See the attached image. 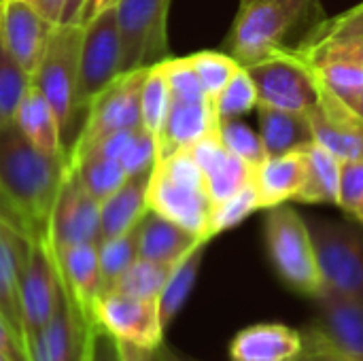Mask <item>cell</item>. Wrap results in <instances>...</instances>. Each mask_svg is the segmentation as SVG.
<instances>
[{"label": "cell", "instance_id": "obj_1", "mask_svg": "<svg viewBox=\"0 0 363 361\" xmlns=\"http://www.w3.org/2000/svg\"><path fill=\"white\" fill-rule=\"evenodd\" d=\"M68 172V155H47L17 123L0 130V217L32 240H47L49 217Z\"/></svg>", "mask_w": 363, "mask_h": 361}, {"label": "cell", "instance_id": "obj_2", "mask_svg": "<svg viewBox=\"0 0 363 361\" xmlns=\"http://www.w3.org/2000/svg\"><path fill=\"white\" fill-rule=\"evenodd\" d=\"M319 0H242L228 34V53L245 68L289 49V36L306 21L321 19Z\"/></svg>", "mask_w": 363, "mask_h": 361}, {"label": "cell", "instance_id": "obj_3", "mask_svg": "<svg viewBox=\"0 0 363 361\" xmlns=\"http://www.w3.org/2000/svg\"><path fill=\"white\" fill-rule=\"evenodd\" d=\"M266 245L279 279L289 289L311 300L321 294L323 283L308 223L289 202L268 209Z\"/></svg>", "mask_w": 363, "mask_h": 361}, {"label": "cell", "instance_id": "obj_4", "mask_svg": "<svg viewBox=\"0 0 363 361\" xmlns=\"http://www.w3.org/2000/svg\"><path fill=\"white\" fill-rule=\"evenodd\" d=\"M83 26L79 23H55L40 62L32 72V83L43 91V96L53 106L62 140L66 147V136L74 132L77 115V81H79V55H81Z\"/></svg>", "mask_w": 363, "mask_h": 361}, {"label": "cell", "instance_id": "obj_5", "mask_svg": "<svg viewBox=\"0 0 363 361\" xmlns=\"http://www.w3.org/2000/svg\"><path fill=\"white\" fill-rule=\"evenodd\" d=\"M147 68L121 72L108 87H104L89 104L85 123L68 149V164H74L89 149H94L104 136L121 130H134L140 123V89L147 77Z\"/></svg>", "mask_w": 363, "mask_h": 361}, {"label": "cell", "instance_id": "obj_6", "mask_svg": "<svg viewBox=\"0 0 363 361\" xmlns=\"http://www.w3.org/2000/svg\"><path fill=\"white\" fill-rule=\"evenodd\" d=\"M325 291L363 302V230L340 221L308 223Z\"/></svg>", "mask_w": 363, "mask_h": 361}, {"label": "cell", "instance_id": "obj_7", "mask_svg": "<svg viewBox=\"0 0 363 361\" xmlns=\"http://www.w3.org/2000/svg\"><path fill=\"white\" fill-rule=\"evenodd\" d=\"M172 0H119L117 26L121 38V70L153 66L170 55L168 11Z\"/></svg>", "mask_w": 363, "mask_h": 361}, {"label": "cell", "instance_id": "obj_8", "mask_svg": "<svg viewBox=\"0 0 363 361\" xmlns=\"http://www.w3.org/2000/svg\"><path fill=\"white\" fill-rule=\"evenodd\" d=\"M262 104L308 115L319 100V85L308 62L283 49L272 57L245 66Z\"/></svg>", "mask_w": 363, "mask_h": 361}, {"label": "cell", "instance_id": "obj_9", "mask_svg": "<svg viewBox=\"0 0 363 361\" xmlns=\"http://www.w3.org/2000/svg\"><path fill=\"white\" fill-rule=\"evenodd\" d=\"M121 38L117 26V9L108 6L83 23V40L79 55L77 106L87 104L121 74Z\"/></svg>", "mask_w": 363, "mask_h": 361}, {"label": "cell", "instance_id": "obj_10", "mask_svg": "<svg viewBox=\"0 0 363 361\" xmlns=\"http://www.w3.org/2000/svg\"><path fill=\"white\" fill-rule=\"evenodd\" d=\"M62 294H64V285L49 243L32 240L26 255L21 285H19L23 345L28 336L40 332L51 321Z\"/></svg>", "mask_w": 363, "mask_h": 361}, {"label": "cell", "instance_id": "obj_11", "mask_svg": "<svg viewBox=\"0 0 363 361\" xmlns=\"http://www.w3.org/2000/svg\"><path fill=\"white\" fill-rule=\"evenodd\" d=\"M94 321L115 340L140 349H157L164 343L157 300H143L119 291H104L94 304Z\"/></svg>", "mask_w": 363, "mask_h": 361}, {"label": "cell", "instance_id": "obj_12", "mask_svg": "<svg viewBox=\"0 0 363 361\" xmlns=\"http://www.w3.org/2000/svg\"><path fill=\"white\" fill-rule=\"evenodd\" d=\"M147 206L157 215L174 221L198 238H208V223L213 215V200L204 183H189L174 179L160 166L151 170L147 187Z\"/></svg>", "mask_w": 363, "mask_h": 361}, {"label": "cell", "instance_id": "obj_13", "mask_svg": "<svg viewBox=\"0 0 363 361\" xmlns=\"http://www.w3.org/2000/svg\"><path fill=\"white\" fill-rule=\"evenodd\" d=\"M98 230L100 202L83 187L74 168L68 166L49 217L47 243L51 249L98 243Z\"/></svg>", "mask_w": 363, "mask_h": 361}, {"label": "cell", "instance_id": "obj_14", "mask_svg": "<svg viewBox=\"0 0 363 361\" xmlns=\"http://www.w3.org/2000/svg\"><path fill=\"white\" fill-rule=\"evenodd\" d=\"M315 77L319 85V100L306 115L313 130V143L328 149L340 162L363 160V119L319 79L317 70Z\"/></svg>", "mask_w": 363, "mask_h": 361}, {"label": "cell", "instance_id": "obj_15", "mask_svg": "<svg viewBox=\"0 0 363 361\" xmlns=\"http://www.w3.org/2000/svg\"><path fill=\"white\" fill-rule=\"evenodd\" d=\"M89 323L64 289L51 321L26 338L28 361H85Z\"/></svg>", "mask_w": 363, "mask_h": 361}, {"label": "cell", "instance_id": "obj_16", "mask_svg": "<svg viewBox=\"0 0 363 361\" xmlns=\"http://www.w3.org/2000/svg\"><path fill=\"white\" fill-rule=\"evenodd\" d=\"M53 26L28 0H0V45L30 77Z\"/></svg>", "mask_w": 363, "mask_h": 361}, {"label": "cell", "instance_id": "obj_17", "mask_svg": "<svg viewBox=\"0 0 363 361\" xmlns=\"http://www.w3.org/2000/svg\"><path fill=\"white\" fill-rule=\"evenodd\" d=\"M315 302L313 328L345 357L363 361V302L321 289Z\"/></svg>", "mask_w": 363, "mask_h": 361}, {"label": "cell", "instance_id": "obj_18", "mask_svg": "<svg viewBox=\"0 0 363 361\" xmlns=\"http://www.w3.org/2000/svg\"><path fill=\"white\" fill-rule=\"evenodd\" d=\"M219 126L215 104L211 98L202 100H172L166 121L157 134V162L177 151L189 149Z\"/></svg>", "mask_w": 363, "mask_h": 361}, {"label": "cell", "instance_id": "obj_19", "mask_svg": "<svg viewBox=\"0 0 363 361\" xmlns=\"http://www.w3.org/2000/svg\"><path fill=\"white\" fill-rule=\"evenodd\" d=\"M51 251L68 298L87 321H94V304L100 296L98 245L83 243V245L51 249Z\"/></svg>", "mask_w": 363, "mask_h": 361}, {"label": "cell", "instance_id": "obj_20", "mask_svg": "<svg viewBox=\"0 0 363 361\" xmlns=\"http://www.w3.org/2000/svg\"><path fill=\"white\" fill-rule=\"evenodd\" d=\"M189 153L194 155L204 174L206 191L213 204L223 202L251 181L253 168L225 149L217 130L200 138L196 145H191Z\"/></svg>", "mask_w": 363, "mask_h": 361}, {"label": "cell", "instance_id": "obj_21", "mask_svg": "<svg viewBox=\"0 0 363 361\" xmlns=\"http://www.w3.org/2000/svg\"><path fill=\"white\" fill-rule=\"evenodd\" d=\"M304 349L302 330L283 323H255L230 343L232 361H291Z\"/></svg>", "mask_w": 363, "mask_h": 361}, {"label": "cell", "instance_id": "obj_22", "mask_svg": "<svg viewBox=\"0 0 363 361\" xmlns=\"http://www.w3.org/2000/svg\"><path fill=\"white\" fill-rule=\"evenodd\" d=\"M32 238L9 219L0 217V313L23 340L19 285Z\"/></svg>", "mask_w": 363, "mask_h": 361}, {"label": "cell", "instance_id": "obj_23", "mask_svg": "<svg viewBox=\"0 0 363 361\" xmlns=\"http://www.w3.org/2000/svg\"><path fill=\"white\" fill-rule=\"evenodd\" d=\"M200 240L206 238H198L196 234L157 215L155 211H147L136 226L138 257L168 266L179 264Z\"/></svg>", "mask_w": 363, "mask_h": 361}, {"label": "cell", "instance_id": "obj_24", "mask_svg": "<svg viewBox=\"0 0 363 361\" xmlns=\"http://www.w3.org/2000/svg\"><path fill=\"white\" fill-rule=\"evenodd\" d=\"M306 177L304 151H291L283 155L266 157L253 168V185L259 196L262 209H272L285 202H294L300 194Z\"/></svg>", "mask_w": 363, "mask_h": 361}, {"label": "cell", "instance_id": "obj_25", "mask_svg": "<svg viewBox=\"0 0 363 361\" xmlns=\"http://www.w3.org/2000/svg\"><path fill=\"white\" fill-rule=\"evenodd\" d=\"M149 177H151V172L128 177V181L100 204L98 243L106 240V238L121 236L138 226V221L149 211V206H147Z\"/></svg>", "mask_w": 363, "mask_h": 361}, {"label": "cell", "instance_id": "obj_26", "mask_svg": "<svg viewBox=\"0 0 363 361\" xmlns=\"http://www.w3.org/2000/svg\"><path fill=\"white\" fill-rule=\"evenodd\" d=\"M13 121L23 132V136L34 147H38L43 153L57 155V157L68 155L64 140H62L57 115H55L53 106L49 104V100L43 96V91L32 81H30V87L26 89V94L17 106Z\"/></svg>", "mask_w": 363, "mask_h": 361}, {"label": "cell", "instance_id": "obj_27", "mask_svg": "<svg viewBox=\"0 0 363 361\" xmlns=\"http://www.w3.org/2000/svg\"><path fill=\"white\" fill-rule=\"evenodd\" d=\"M257 117H259V136L268 157L302 151L313 143L311 121L302 113L283 111L259 102Z\"/></svg>", "mask_w": 363, "mask_h": 361}, {"label": "cell", "instance_id": "obj_28", "mask_svg": "<svg viewBox=\"0 0 363 361\" xmlns=\"http://www.w3.org/2000/svg\"><path fill=\"white\" fill-rule=\"evenodd\" d=\"M306 160V177L294 202L300 204H336L340 183V160L328 149L311 143L302 149Z\"/></svg>", "mask_w": 363, "mask_h": 361}, {"label": "cell", "instance_id": "obj_29", "mask_svg": "<svg viewBox=\"0 0 363 361\" xmlns=\"http://www.w3.org/2000/svg\"><path fill=\"white\" fill-rule=\"evenodd\" d=\"M208 243L211 240H200L179 264H174V268L166 281V287L157 298V311H160V321H162L164 330L174 321V317L181 313V309L189 300V296L196 287Z\"/></svg>", "mask_w": 363, "mask_h": 361}, {"label": "cell", "instance_id": "obj_30", "mask_svg": "<svg viewBox=\"0 0 363 361\" xmlns=\"http://www.w3.org/2000/svg\"><path fill=\"white\" fill-rule=\"evenodd\" d=\"M68 166L74 168V172L81 179L83 187L100 204L128 181V172H125V168L121 166L119 160L106 157V155L96 153V151L85 153L81 160H77L74 164H68Z\"/></svg>", "mask_w": 363, "mask_h": 361}, {"label": "cell", "instance_id": "obj_31", "mask_svg": "<svg viewBox=\"0 0 363 361\" xmlns=\"http://www.w3.org/2000/svg\"><path fill=\"white\" fill-rule=\"evenodd\" d=\"M96 245H98V264H100V294H104L115 287L121 274L138 257L136 228L121 236L100 240Z\"/></svg>", "mask_w": 363, "mask_h": 361}, {"label": "cell", "instance_id": "obj_32", "mask_svg": "<svg viewBox=\"0 0 363 361\" xmlns=\"http://www.w3.org/2000/svg\"><path fill=\"white\" fill-rule=\"evenodd\" d=\"M172 268L174 266L136 257L134 264L121 274V279L115 283L111 291H119V294L143 298V300H157L166 287V281Z\"/></svg>", "mask_w": 363, "mask_h": 361}, {"label": "cell", "instance_id": "obj_33", "mask_svg": "<svg viewBox=\"0 0 363 361\" xmlns=\"http://www.w3.org/2000/svg\"><path fill=\"white\" fill-rule=\"evenodd\" d=\"M170 102H172V96H170V87L164 74V66L162 62H157L149 66L147 77L143 81V89H140V123L155 138L166 121Z\"/></svg>", "mask_w": 363, "mask_h": 361}, {"label": "cell", "instance_id": "obj_34", "mask_svg": "<svg viewBox=\"0 0 363 361\" xmlns=\"http://www.w3.org/2000/svg\"><path fill=\"white\" fill-rule=\"evenodd\" d=\"M259 209L262 204H259L257 189L253 185V174H251V181L247 185H242L236 194H232L230 198L213 206V215L208 223V238L213 240L217 234L240 226L249 215H253Z\"/></svg>", "mask_w": 363, "mask_h": 361}, {"label": "cell", "instance_id": "obj_35", "mask_svg": "<svg viewBox=\"0 0 363 361\" xmlns=\"http://www.w3.org/2000/svg\"><path fill=\"white\" fill-rule=\"evenodd\" d=\"M213 104H215V113H217L219 121L240 119L249 111L257 109V104H259L257 89H255L253 79L249 77L247 68H238V72L215 96Z\"/></svg>", "mask_w": 363, "mask_h": 361}, {"label": "cell", "instance_id": "obj_36", "mask_svg": "<svg viewBox=\"0 0 363 361\" xmlns=\"http://www.w3.org/2000/svg\"><path fill=\"white\" fill-rule=\"evenodd\" d=\"M289 51L308 64H317L323 60H349L363 66V36H330L302 40Z\"/></svg>", "mask_w": 363, "mask_h": 361}, {"label": "cell", "instance_id": "obj_37", "mask_svg": "<svg viewBox=\"0 0 363 361\" xmlns=\"http://www.w3.org/2000/svg\"><path fill=\"white\" fill-rule=\"evenodd\" d=\"M32 77L0 45V130L13 123Z\"/></svg>", "mask_w": 363, "mask_h": 361}, {"label": "cell", "instance_id": "obj_38", "mask_svg": "<svg viewBox=\"0 0 363 361\" xmlns=\"http://www.w3.org/2000/svg\"><path fill=\"white\" fill-rule=\"evenodd\" d=\"M189 64L194 66L204 94L215 100V96L225 87V83L238 72V68H242L230 53H221V51H198L187 55Z\"/></svg>", "mask_w": 363, "mask_h": 361}, {"label": "cell", "instance_id": "obj_39", "mask_svg": "<svg viewBox=\"0 0 363 361\" xmlns=\"http://www.w3.org/2000/svg\"><path fill=\"white\" fill-rule=\"evenodd\" d=\"M217 134L221 138V143L225 145V149L230 153H234L236 157H240L245 164H249L251 168L259 166L268 155L262 143L259 132H255L253 128H249L245 121L240 119H225L219 121L217 126Z\"/></svg>", "mask_w": 363, "mask_h": 361}, {"label": "cell", "instance_id": "obj_40", "mask_svg": "<svg viewBox=\"0 0 363 361\" xmlns=\"http://www.w3.org/2000/svg\"><path fill=\"white\" fill-rule=\"evenodd\" d=\"M319 79L340 98L363 89V66L349 60H323L313 64Z\"/></svg>", "mask_w": 363, "mask_h": 361}, {"label": "cell", "instance_id": "obj_41", "mask_svg": "<svg viewBox=\"0 0 363 361\" xmlns=\"http://www.w3.org/2000/svg\"><path fill=\"white\" fill-rule=\"evenodd\" d=\"M164 66V74L170 87V96L172 100H202L208 98L202 89V83L194 70V66L189 64L187 57H166L162 60Z\"/></svg>", "mask_w": 363, "mask_h": 361}, {"label": "cell", "instance_id": "obj_42", "mask_svg": "<svg viewBox=\"0 0 363 361\" xmlns=\"http://www.w3.org/2000/svg\"><path fill=\"white\" fill-rule=\"evenodd\" d=\"M119 162L125 168L128 177L151 172L157 164V138L149 130H145L143 126L136 128L132 132L130 143L123 149Z\"/></svg>", "mask_w": 363, "mask_h": 361}, {"label": "cell", "instance_id": "obj_43", "mask_svg": "<svg viewBox=\"0 0 363 361\" xmlns=\"http://www.w3.org/2000/svg\"><path fill=\"white\" fill-rule=\"evenodd\" d=\"M336 206H340L347 215H351L363 226V160L340 164Z\"/></svg>", "mask_w": 363, "mask_h": 361}, {"label": "cell", "instance_id": "obj_44", "mask_svg": "<svg viewBox=\"0 0 363 361\" xmlns=\"http://www.w3.org/2000/svg\"><path fill=\"white\" fill-rule=\"evenodd\" d=\"M330 36H363V2L334 19L321 17L304 34L302 40H317V38H330Z\"/></svg>", "mask_w": 363, "mask_h": 361}, {"label": "cell", "instance_id": "obj_45", "mask_svg": "<svg viewBox=\"0 0 363 361\" xmlns=\"http://www.w3.org/2000/svg\"><path fill=\"white\" fill-rule=\"evenodd\" d=\"M302 336H304V349L291 361H351L336 347H332L313 326H306L302 330Z\"/></svg>", "mask_w": 363, "mask_h": 361}, {"label": "cell", "instance_id": "obj_46", "mask_svg": "<svg viewBox=\"0 0 363 361\" xmlns=\"http://www.w3.org/2000/svg\"><path fill=\"white\" fill-rule=\"evenodd\" d=\"M85 361H121L119 343L102 326H98L96 321L89 323Z\"/></svg>", "mask_w": 363, "mask_h": 361}, {"label": "cell", "instance_id": "obj_47", "mask_svg": "<svg viewBox=\"0 0 363 361\" xmlns=\"http://www.w3.org/2000/svg\"><path fill=\"white\" fill-rule=\"evenodd\" d=\"M0 351H4L13 361H28L23 340L9 326V321L2 317V313H0Z\"/></svg>", "mask_w": 363, "mask_h": 361}, {"label": "cell", "instance_id": "obj_48", "mask_svg": "<svg viewBox=\"0 0 363 361\" xmlns=\"http://www.w3.org/2000/svg\"><path fill=\"white\" fill-rule=\"evenodd\" d=\"M89 2L91 0H66L57 23H79V26H83L87 21Z\"/></svg>", "mask_w": 363, "mask_h": 361}, {"label": "cell", "instance_id": "obj_49", "mask_svg": "<svg viewBox=\"0 0 363 361\" xmlns=\"http://www.w3.org/2000/svg\"><path fill=\"white\" fill-rule=\"evenodd\" d=\"M119 353H121V361H160L157 349H140L125 343H119Z\"/></svg>", "mask_w": 363, "mask_h": 361}, {"label": "cell", "instance_id": "obj_50", "mask_svg": "<svg viewBox=\"0 0 363 361\" xmlns=\"http://www.w3.org/2000/svg\"><path fill=\"white\" fill-rule=\"evenodd\" d=\"M47 21L51 23H57L60 21V15H62V9H64V2L66 0H28Z\"/></svg>", "mask_w": 363, "mask_h": 361}, {"label": "cell", "instance_id": "obj_51", "mask_svg": "<svg viewBox=\"0 0 363 361\" xmlns=\"http://www.w3.org/2000/svg\"><path fill=\"white\" fill-rule=\"evenodd\" d=\"M157 357L160 361H200V360H194V357H185V355H181V353H177L172 347H168V345H160L157 347Z\"/></svg>", "mask_w": 363, "mask_h": 361}, {"label": "cell", "instance_id": "obj_52", "mask_svg": "<svg viewBox=\"0 0 363 361\" xmlns=\"http://www.w3.org/2000/svg\"><path fill=\"white\" fill-rule=\"evenodd\" d=\"M342 102H345L349 109H353V111L363 119V89L353 91V94H349V96H342Z\"/></svg>", "mask_w": 363, "mask_h": 361}, {"label": "cell", "instance_id": "obj_53", "mask_svg": "<svg viewBox=\"0 0 363 361\" xmlns=\"http://www.w3.org/2000/svg\"><path fill=\"white\" fill-rule=\"evenodd\" d=\"M117 2L119 0H91L89 2V11H87V19L94 17L96 13L104 11V9H108V6H117Z\"/></svg>", "mask_w": 363, "mask_h": 361}, {"label": "cell", "instance_id": "obj_54", "mask_svg": "<svg viewBox=\"0 0 363 361\" xmlns=\"http://www.w3.org/2000/svg\"><path fill=\"white\" fill-rule=\"evenodd\" d=\"M0 361H13V360H11L4 351H0Z\"/></svg>", "mask_w": 363, "mask_h": 361}, {"label": "cell", "instance_id": "obj_55", "mask_svg": "<svg viewBox=\"0 0 363 361\" xmlns=\"http://www.w3.org/2000/svg\"><path fill=\"white\" fill-rule=\"evenodd\" d=\"M240 2H242V0H240Z\"/></svg>", "mask_w": 363, "mask_h": 361}]
</instances>
